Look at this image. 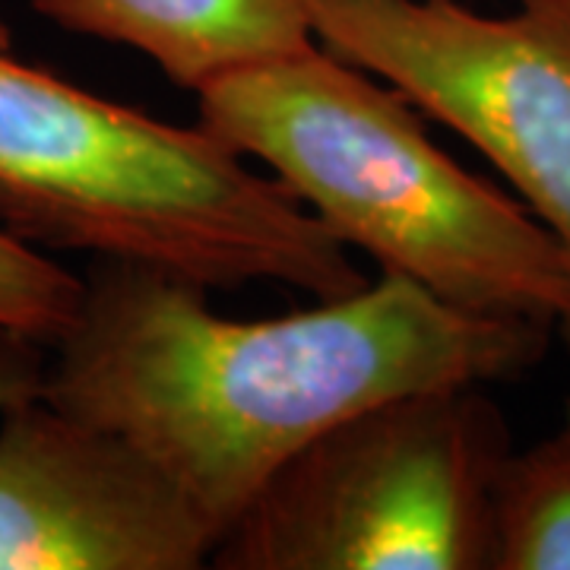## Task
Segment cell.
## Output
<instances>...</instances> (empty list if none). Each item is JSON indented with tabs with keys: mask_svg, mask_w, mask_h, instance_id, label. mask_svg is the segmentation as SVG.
Instances as JSON below:
<instances>
[{
	"mask_svg": "<svg viewBox=\"0 0 570 570\" xmlns=\"http://www.w3.org/2000/svg\"><path fill=\"white\" fill-rule=\"evenodd\" d=\"M206 292L99 261L41 400L137 444L219 539L326 428L396 393L513 381L542 362L551 333L453 307L390 273L266 321H228Z\"/></svg>",
	"mask_w": 570,
	"mask_h": 570,
	"instance_id": "obj_1",
	"label": "cell"
},
{
	"mask_svg": "<svg viewBox=\"0 0 570 570\" xmlns=\"http://www.w3.org/2000/svg\"><path fill=\"white\" fill-rule=\"evenodd\" d=\"M200 127L273 178L381 273L472 314L554 326L570 261L546 225L431 140L400 89L317 41L197 92Z\"/></svg>",
	"mask_w": 570,
	"mask_h": 570,
	"instance_id": "obj_2",
	"label": "cell"
},
{
	"mask_svg": "<svg viewBox=\"0 0 570 570\" xmlns=\"http://www.w3.org/2000/svg\"><path fill=\"white\" fill-rule=\"evenodd\" d=\"M0 228L204 288L317 302L367 285L348 247L209 130L108 102L0 51Z\"/></svg>",
	"mask_w": 570,
	"mask_h": 570,
	"instance_id": "obj_3",
	"label": "cell"
},
{
	"mask_svg": "<svg viewBox=\"0 0 570 570\" xmlns=\"http://www.w3.org/2000/svg\"><path fill=\"white\" fill-rule=\"evenodd\" d=\"M482 384L396 393L326 428L219 539L223 570H491L510 453Z\"/></svg>",
	"mask_w": 570,
	"mask_h": 570,
	"instance_id": "obj_4",
	"label": "cell"
},
{
	"mask_svg": "<svg viewBox=\"0 0 570 570\" xmlns=\"http://www.w3.org/2000/svg\"><path fill=\"white\" fill-rule=\"evenodd\" d=\"M314 41L489 159L570 261V0H307ZM570 355V314L554 326Z\"/></svg>",
	"mask_w": 570,
	"mask_h": 570,
	"instance_id": "obj_5",
	"label": "cell"
},
{
	"mask_svg": "<svg viewBox=\"0 0 570 570\" xmlns=\"http://www.w3.org/2000/svg\"><path fill=\"white\" fill-rule=\"evenodd\" d=\"M219 532L118 431L32 396L0 412V570H197Z\"/></svg>",
	"mask_w": 570,
	"mask_h": 570,
	"instance_id": "obj_6",
	"label": "cell"
},
{
	"mask_svg": "<svg viewBox=\"0 0 570 570\" xmlns=\"http://www.w3.org/2000/svg\"><path fill=\"white\" fill-rule=\"evenodd\" d=\"M77 36L146 55L171 82L197 92L235 67L314 45L307 0H29Z\"/></svg>",
	"mask_w": 570,
	"mask_h": 570,
	"instance_id": "obj_7",
	"label": "cell"
},
{
	"mask_svg": "<svg viewBox=\"0 0 570 570\" xmlns=\"http://www.w3.org/2000/svg\"><path fill=\"white\" fill-rule=\"evenodd\" d=\"M491 570H570V396L551 434L501 463Z\"/></svg>",
	"mask_w": 570,
	"mask_h": 570,
	"instance_id": "obj_8",
	"label": "cell"
},
{
	"mask_svg": "<svg viewBox=\"0 0 570 570\" xmlns=\"http://www.w3.org/2000/svg\"><path fill=\"white\" fill-rule=\"evenodd\" d=\"M82 279L0 228V336L55 346L77 317Z\"/></svg>",
	"mask_w": 570,
	"mask_h": 570,
	"instance_id": "obj_9",
	"label": "cell"
},
{
	"mask_svg": "<svg viewBox=\"0 0 570 570\" xmlns=\"http://www.w3.org/2000/svg\"><path fill=\"white\" fill-rule=\"evenodd\" d=\"M36 348L41 346L0 336V412L41 393L45 367L36 358Z\"/></svg>",
	"mask_w": 570,
	"mask_h": 570,
	"instance_id": "obj_10",
	"label": "cell"
},
{
	"mask_svg": "<svg viewBox=\"0 0 570 570\" xmlns=\"http://www.w3.org/2000/svg\"><path fill=\"white\" fill-rule=\"evenodd\" d=\"M10 48H13V29L0 17V51H10Z\"/></svg>",
	"mask_w": 570,
	"mask_h": 570,
	"instance_id": "obj_11",
	"label": "cell"
}]
</instances>
